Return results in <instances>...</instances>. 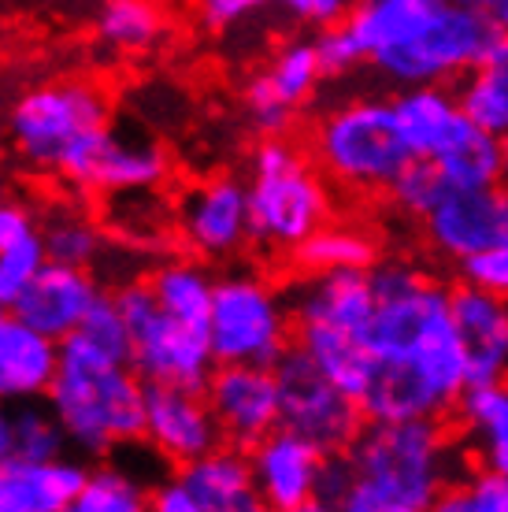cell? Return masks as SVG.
<instances>
[{
  "label": "cell",
  "instance_id": "34",
  "mask_svg": "<svg viewBox=\"0 0 508 512\" xmlns=\"http://www.w3.org/2000/svg\"><path fill=\"white\" fill-rule=\"evenodd\" d=\"M67 435L52 409H38L34 401H23L12 409V457L26 461H56L67 453Z\"/></svg>",
  "mask_w": 508,
  "mask_h": 512
},
{
  "label": "cell",
  "instance_id": "39",
  "mask_svg": "<svg viewBox=\"0 0 508 512\" xmlns=\"http://www.w3.org/2000/svg\"><path fill=\"white\" fill-rule=\"evenodd\" d=\"M316 52H319V64H323V75L327 78H345L353 75L356 67L364 64V52H360V45H356L353 30H349V23H331L323 26L316 38Z\"/></svg>",
  "mask_w": 508,
  "mask_h": 512
},
{
  "label": "cell",
  "instance_id": "41",
  "mask_svg": "<svg viewBox=\"0 0 508 512\" xmlns=\"http://www.w3.org/2000/svg\"><path fill=\"white\" fill-rule=\"evenodd\" d=\"M279 8L290 15V19H297V23L323 30V26H331V23H342L353 4H349V0H279Z\"/></svg>",
  "mask_w": 508,
  "mask_h": 512
},
{
  "label": "cell",
  "instance_id": "1",
  "mask_svg": "<svg viewBox=\"0 0 508 512\" xmlns=\"http://www.w3.org/2000/svg\"><path fill=\"white\" fill-rule=\"evenodd\" d=\"M368 275L375 368L360 409L368 420H442L471 386L453 290L408 256H386Z\"/></svg>",
  "mask_w": 508,
  "mask_h": 512
},
{
  "label": "cell",
  "instance_id": "31",
  "mask_svg": "<svg viewBox=\"0 0 508 512\" xmlns=\"http://www.w3.org/2000/svg\"><path fill=\"white\" fill-rule=\"evenodd\" d=\"M457 97L471 123H479L486 134L501 141L508 138V34L486 64L464 75Z\"/></svg>",
  "mask_w": 508,
  "mask_h": 512
},
{
  "label": "cell",
  "instance_id": "13",
  "mask_svg": "<svg viewBox=\"0 0 508 512\" xmlns=\"http://www.w3.org/2000/svg\"><path fill=\"white\" fill-rule=\"evenodd\" d=\"M175 234L193 256L208 264L234 260L253 245L249 182L238 175H212L178 193Z\"/></svg>",
  "mask_w": 508,
  "mask_h": 512
},
{
  "label": "cell",
  "instance_id": "11",
  "mask_svg": "<svg viewBox=\"0 0 508 512\" xmlns=\"http://www.w3.org/2000/svg\"><path fill=\"white\" fill-rule=\"evenodd\" d=\"M275 379H279L282 427L297 431L323 453H342L368 423L360 401L345 394L297 342L279 357Z\"/></svg>",
  "mask_w": 508,
  "mask_h": 512
},
{
  "label": "cell",
  "instance_id": "9",
  "mask_svg": "<svg viewBox=\"0 0 508 512\" xmlns=\"http://www.w3.org/2000/svg\"><path fill=\"white\" fill-rule=\"evenodd\" d=\"M505 38V30L497 26L490 12L460 8L445 0L442 8L427 23L401 41L397 49L382 52L371 60V71L386 82L401 86H431V82H453L486 64Z\"/></svg>",
  "mask_w": 508,
  "mask_h": 512
},
{
  "label": "cell",
  "instance_id": "35",
  "mask_svg": "<svg viewBox=\"0 0 508 512\" xmlns=\"http://www.w3.org/2000/svg\"><path fill=\"white\" fill-rule=\"evenodd\" d=\"M445 190H449V182L442 179V171H438L431 160H408V164L401 167V175L390 182L386 201L394 205L397 216L423 219L438 201H442Z\"/></svg>",
  "mask_w": 508,
  "mask_h": 512
},
{
  "label": "cell",
  "instance_id": "30",
  "mask_svg": "<svg viewBox=\"0 0 508 512\" xmlns=\"http://www.w3.org/2000/svg\"><path fill=\"white\" fill-rule=\"evenodd\" d=\"M382 260L375 234L364 227H345V223H327L312 238L293 249V264L305 275H323V271H371Z\"/></svg>",
  "mask_w": 508,
  "mask_h": 512
},
{
  "label": "cell",
  "instance_id": "22",
  "mask_svg": "<svg viewBox=\"0 0 508 512\" xmlns=\"http://www.w3.org/2000/svg\"><path fill=\"white\" fill-rule=\"evenodd\" d=\"M89 464L82 457L56 461H0V512H71L86 487Z\"/></svg>",
  "mask_w": 508,
  "mask_h": 512
},
{
  "label": "cell",
  "instance_id": "33",
  "mask_svg": "<svg viewBox=\"0 0 508 512\" xmlns=\"http://www.w3.org/2000/svg\"><path fill=\"white\" fill-rule=\"evenodd\" d=\"M434 167L442 171V179L453 190H471V186H494L501 182V167H505V141L486 134L479 123H471L449 149H445Z\"/></svg>",
  "mask_w": 508,
  "mask_h": 512
},
{
  "label": "cell",
  "instance_id": "40",
  "mask_svg": "<svg viewBox=\"0 0 508 512\" xmlns=\"http://www.w3.org/2000/svg\"><path fill=\"white\" fill-rule=\"evenodd\" d=\"M457 271L464 282H475V286H486V290L508 297V245L490 249L483 256H471Z\"/></svg>",
  "mask_w": 508,
  "mask_h": 512
},
{
  "label": "cell",
  "instance_id": "19",
  "mask_svg": "<svg viewBox=\"0 0 508 512\" xmlns=\"http://www.w3.org/2000/svg\"><path fill=\"white\" fill-rule=\"evenodd\" d=\"M249 461H253L256 490H260L264 509H316V487L327 453L312 446L308 438H301L297 431H286V427H275L271 435H264L249 449Z\"/></svg>",
  "mask_w": 508,
  "mask_h": 512
},
{
  "label": "cell",
  "instance_id": "27",
  "mask_svg": "<svg viewBox=\"0 0 508 512\" xmlns=\"http://www.w3.org/2000/svg\"><path fill=\"white\" fill-rule=\"evenodd\" d=\"M93 30L115 56H145L167 41L171 19L160 0H101Z\"/></svg>",
  "mask_w": 508,
  "mask_h": 512
},
{
  "label": "cell",
  "instance_id": "8",
  "mask_svg": "<svg viewBox=\"0 0 508 512\" xmlns=\"http://www.w3.org/2000/svg\"><path fill=\"white\" fill-rule=\"evenodd\" d=\"M208 338L216 364H260L275 368L293 346L290 294L253 268H234L216 279Z\"/></svg>",
  "mask_w": 508,
  "mask_h": 512
},
{
  "label": "cell",
  "instance_id": "10",
  "mask_svg": "<svg viewBox=\"0 0 508 512\" xmlns=\"http://www.w3.org/2000/svg\"><path fill=\"white\" fill-rule=\"evenodd\" d=\"M115 301H119L130 327V346H134L130 368L145 383L193 386V390L208 386V379L216 372V353H212L208 327L171 316L156 301L149 279L123 282L115 290Z\"/></svg>",
  "mask_w": 508,
  "mask_h": 512
},
{
  "label": "cell",
  "instance_id": "7",
  "mask_svg": "<svg viewBox=\"0 0 508 512\" xmlns=\"http://www.w3.org/2000/svg\"><path fill=\"white\" fill-rule=\"evenodd\" d=\"M112 123V97L93 78H56L30 86L8 104L4 130L30 171L56 175L89 130Z\"/></svg>",
  "mask_w": 508,
  "mask_h": 512
},
{
  "label": "cell",
  "instance_id": "6",
  "mask_svg": "<svg viewBox=\"0 0 508 512\" xmlns=\"http://www.w3.org/2000/svg\"><path fill=\"white\" fill-rule=\"evenodd\" d=\"M145 397L149 383L134 368L82 372L60 364V375L52 379L45 401L64 427L67 446L78 457L101 461L115 449L145 438Z\"/></svg>",
  "mask_w": 508,
  "mask_h": 512
},
{
  "label": "cell",
  "instance_id": "44",
  "mask_svg": "<svg viewBox=\"0 0 508 512\" xmlns=\"http://www.w3.org/2000/svg\"><path fill=\"white\" fill-rule=\"evenodd\" d=\"M449 4H460V8H475V12H490L494 15L497 0H449Z\"/></svg>",
  "mask_w": 508,
  "mask_h": 512
},
{
  "label": "cell",
  "instance_id": "47",
  "mask_svg": "<svg viewBox=\"0 0 508 512\" xmlns=\"http://www.w3.org/2000/svg\"><path fill=\"white\" fill-rule=\"evenodd\" d=\"M8 312H12V308H8V301H4V297H0V320H4V316H8Z\"/></svg>",
  "mask_w": 508,
  "mask_h": 512
},
{
  "label": "cell",
  "instance_id": "42",
  "mask_svg": "<svg viewBox=\"0 0 508 512\" xmlns=\"http://www.w3.org/2000/svg\"><path fill=\"white\" fill-rule=\"evenodd\" d=\"M30 234H38V216L12 197H0V249L23 242Z\"/></svg>",
  "mask_w": 508,
  "mask_h": 512
},
{
  "label": "cell",
  "instance_id": "38",
  "mask_svg": "<svg viewBox=\"0 0 508 512\" xmlns=\"http://www.w3.org/2000/svg\"><path fill=\"white\" fill-rule=\"evenodd\" d=\"M271 4H279V0H193V19L204 34L223 38L230 30L245 26L264 8H271Z\"/></svg>",
  "mask_w": 508,
  "mask_h": 512
},
{
  "label": "cell",
  "instance_id": "5",
  "mask_svg": "<svg viewBox=\"0 0 508 512\" xmlns=\"http://www.w3.org/2000/svg\"><path fill=\"white\" fill-rule=\"evenodd\" d=\"M308 145L331 186L353 197H386L390 182L412 160L390 97H349L331 104L316 119Z\"/></svg>",
  "mask_w": 508,
  "mask_h": 512
},
{
  "label": "cell",
  "instance_id": "48",
  "mask_svg": "<svg viewBox=\"0 0 508 512\" xmlns=\"http://www.w3.org/2000/svg\"><path fill=\"white\" fill-rule=\"evenodd\" d=\"M349 4H360V0H349Z\"/></svg>",
  "mask_w": 508,
  "mask_h": 512
},
{
  "label": "cell",
  "instance_id": "3",
  "mask_svg": "<svg viewBox=\"0 0 508 512\" xmlns=\"http://www.w3.org/2000/svg\"><path fill=\"white\" fill-rule=\"evenodd\" d=\"M293 342L356 401L371 383L375 286L368 271H323L290 286Z\"/></svg>",
  "mask_w": 508,
  "mask_h": 512
},
{
  "label": "cell",
  "instance_id": "36",
  "mask_svg": "<svg viewBox=\"0 0 508 512\" xmlns=\"http://www.w3.org/2000/svg\"><path fill=\"white\" fill-rule=\"evenodd\" d=\"M445 512H508V472L497 468H471L442 501Z\"/></svg>",
  "mask_w": 508,
  "mask_h": 512
},
{
  "label": "cell",
  "instance_id": "2",
  "mask_svg": "<svg viewBox=\"0 0 508 512\" xmlns=\"http://www.w3.org/2000/svg\"><path fill=\"white\" fill-rule=\"evenodd\" d=\"M342 512H431L457 487L464 449L438 420H368L342 449Z\"/></svg>",
  "mask_w": 508,
  "mask_h": 512
},
{
  "label": "cell",
  "instance_id": "21",
  "mask_svg": "<svg viewBox=\"0 0 508 512\" xmlns=\"http://www.w3.org/2000/svg\"><path fill=\"white\" fill-rule=\"evenodd\" d=\"M453 320L468 353L471 383L508 379V297L460 279L453 286Z\"/></svg>",
  "mask_w": 508,
  "mask_h": 512
},
{
  "label": "cell",
  "instance_id": "16",
  "mask_svg": "<svg viewBox=\"0 0 508 512\" xmlns=\"http://www.w3.org/2000/svg\"><path fill=\"white\" fill-rule=\"evenodd\" d=\"M423 242L438 260L460 268L471 256L508 245V186H471V190H449L442 201L420 219Z\"/></svg>",
  "mask_w": 508,
  "mask_h": 512
},
{
  "label": "cell",
  "instance_id": "17",
  "mask_svg": "<svg viewBox=\"0 0 508 512\" xmlns=\"http://www.w3.org/2000/svg\"><path fill=\"white\" fill-rule=\"evenodd\" d=\"M167 464L197 461L227 442L204 390L149 383L145 397V438Z\"/></svg>",
  "mask_w": 508,
  "mask_h": 512
},
{
  "label": "cell",
  "instance_id": "43",
  "mask_svg": "<svg viewBox=\"0 0 508 512\" xmlns=\"http://www.w3.org/2000/svg\"><path fill=\"white\" fill-rule=\"evenodd\" d=\"M12 457V412L0 405V461Z\"/></svg>",
  "mask_w": 508,
  "mask_h": 512
},
{
  "label": "cell",
  "instance_id": "26",
  "mask_svg": "<svg viewBox=\"0 0 508 512\" xmlns=\"http://www.w3.org/2000/svg\"><path fill=\"white\" fill-rule=\"evenodd\" d=\"M457 420L471 461L508 472V379L471 383L457 401Z\"/></svg>",
  "mask_w": 508,
  "mask_h": 512
},
{
  "label": "cell",
  "instance_id": "46",
  "mask_svg": "<svg viewBox=\"0 0 508 512\" xmlns=\"http://www.w3.org/2000/svg\"><path fill=\"white\" fill-rule=\"evenodd\" d=\"M501 182L508 186V138H505V167H501Z\"/></svg>",
  "mask_w": 508,
  "mask_h": 512
},
{
  "label": "cell",
  "instance_id": "4",
  "mask_svg": "<svg viewBox=\"0 0 508 512\" xmlns=\"http://www.w3.org/2000/svg\"><path fill=\"white\" fill-rule=\"evenodd\" d=\"M249 212L253 245L264 253H290L327 227L334 216L331 179L286 134L260 138L249 153Z\"/></svg>",
  "mask_w": 508,
  "mask_h": 512
},
{
  "label": "cell",
  "instance_id": "18",
  "mask_svg": "<svg viewBox=\"0 0 508 512\" xmlns=\"http://www.w3.org/2000/svg\"><path fill=\"white\" fill-rule=\"evenodd\" d=\"M208 405L216 412L219 427L230 446L253 449L264 435L282 427L279 379L275 368L260 364H216L204 386Z\"/></svg>",
  "mask_w": 508,
  "mask_h": 512
},
{
  "label": "cell",
  "instance_id": "37",
  "mask_svg": "<svg viewBox=\"0 0 508 512\" xmlns=\"http://www.w3.org/2000/svg\"><path fill=\"white\" fill-rule=\"evenodd\" d=\"M45 264H49V253H45L41 231L23 238V242L8 245V249H0V297L8 301V308H12L15 297L34 282V275H38Z\"/></svg>",
  "mask_w": 508,
  "mask_h": 512
},
{
  "label": "cell",
  "instance_id": "15",
  "mask_svg": "<svg viewBox=\"0 0 508 512\" xmlns=\"http://www.w3.org/2000/svg\"><path fill=\"white\" fill-rule=\"evenodd\" d=\"M323 64L312 38H293L271 52L242 90V112L260 138H275L293 127V119L316 101L323 86Z\"/></svg>",
  "mask_w": 508,
  "mask_h": 512
},
{
  "label": "cell",
  "instance_id": "32",
  "mask_svg": "<svg viewBox=\"0 0 508 512\" xmlns=\"http://www.w3.org/2000/svg\"><path fill=\"white\" fill-rule=\"evenodd\" d=\"M38 231L49 260H60V264L89 268L104 249L101 223L89 216L86 208L71 205V201H56V205L45 208L38 219Z\"/></svg>",
  "mask_w": 508,
  "mask_h": 512
},
{
  "label": "cell",
  "instance_id": "45",
  "mask_svg": "<svg viewBox=\"0 0 508 512\" xmlns=\"http://www.w3.org/2000/svg\"><path fill=\"white\" fill-rule=\"evenodd\" d=\"M494 19H497V26L508 34V0H497V8H494Z\"/></svg>",
  "mask_w": 508,
  "mask_h": 512
},
{
  "label": "cell",
  "instance_id": "23",
  "mask_svg": "<svg viewBox=\"0 0 508 512\" xmlns=\"http://www.w3.org/2000/svg\"><path fill=\"white\" fill-rule=\"evenodd\" d=\"M394 116L401 127L412 160H438L453 141L471 127L468 112L460 108V97L445 82L431 86H401L390 97Z\"/></svg>",
  "mask_w": 508,
  "mask_h": 512
},
{
  "label": "cell",
  "instance_id": "12",
  "mask_svg": "<svg viewBox=\"0 0 508 512\" xmlns=\"http://www.w3.org/2000/svg\"><path fill=\"white\" fill-rule=\"evenodd\" d=\"M56 175L75 190L101 193V197L153 193L171 175V156L149 134H134V130L104 123V127L89 130L64 156Z\"/></svg>",
  "mask_w": 508,
  "mask_h": 512
},
{
  "label": "cell",
  "instance_id": "24",
  "mask_svg": "<svg viewBox=\"0 0 508 512\" xmlns=\"http://www.w3.org/2000/svg\"><path fill=\"white\" fill-rule=\"evenodd\" d=\"M60 375V342L19 316L0 320V405H23L49 394Z\"/></svg>",
  "mask_w": 508,
  "mask_h": 512
},
{
  "label": "cell",
  "instance_id": "14",
  "mask_svg": "<svg viewBox=\"0 0 508 512\" xmlns=\"http://www.w3.org/2000/svg\"><path fill=\"white\" fill-rule=\"evenodd\" d=\"M153 512H256L264 509L253 461L242 446L223 442L197 461L175 464L153 487Z\"/></svg>",
  "mask_w": 508,
  "mask_h": 512
},
{
  "label": "cell",
  "instance_id": "28",
  "mask_svg": "<svg viewBox=\"0 0 508 512\" xmlns=\"http://www.w3.org/2000/svg\"><path fill=\"white\" fill-rule=\"evenodd\" d=\"M160 479L164 475L130 468L115 453H108V461L101 457L97 468H89L86 487L75 498L71 512H145L153 505V487Z\"/></svg>",
  "mask_w": 508,
  "mask_h": 512
},
{
  "label": "cell",
  "instance_id": "29",
  "mask_svg": "<svg viewBox=\"0 0 508 512\" xmlns=\"http://www.w3.org/2000/svg\"><path fill=\"white\" fill-rule=\"evenodd\" d=\"M216 279L219 275H212L208 260H201V256H175V260H164L149 275V286H153L156 301L171 316L208 327L212 297H216Z\"/></svg>",
  "mask_w": 508,
  "mask_h": 512
},
{
  "label": "cell",
  "instance_id": "20",
  "mask_svg": "<svg viewBox=\"0 0 508 512\" xmlns=\"http://www.w3.org/2000/svg\"><path fill=\"white\" fill-rule=\"evenodd\" d=\"M101 294L104 286L93 279L89 268L49 260L34 275V282L12 301V316L38 327L41 334H49L56 342H64L67 334L78 331V323L86 320L89 308L101 301Z\"/></svg>",
  "mask_w": 508,
  "mask_h": 512
},
{
  "label": "cell",
  "instance_id": "25",
  "mask_svg": "<svg viewBox=\"0 0 508 512\" xmlns=\"http://www.w3.org/2000/svg\"><path fill=\"white\" fill-rule=\"evenodd\" d=\"M134 346L130 327L115 294H101V301L89 308V316L78 323L60 342V364L82 368V372H108V368H130Z\"/></svg>",
  "mask_w": 508,
  "mask_h": 512
}]
</instances>
